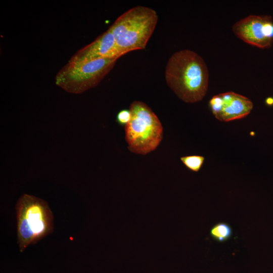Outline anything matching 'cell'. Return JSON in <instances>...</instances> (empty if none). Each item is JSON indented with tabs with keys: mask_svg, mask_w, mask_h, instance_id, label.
I'll return each instance as SVG.
<instances>
[{
	"mask_svg": "<svg viewBox=\"0 0 273 273\" xmlns=\"http://www.w3.org/2000/svg\"><path fill=\"white\" fill-rule=\"evenodd\" d=\"M165 78L169 88L180 100L193 103L203 99L208 87L209 72L203 59L196 52L182 50L168 60Z\"/></svg>",
	"mask_w": 273,
	"mask_h": 273,
	"instance_id": "obj_1",
	"label": "cell"
},
{
	"mask_svg": "<svg viewBox=\"0 0 273 273\" xmlns=\"http://www.w3.org/2000/svg\"><path fill=\"white\" fill-rule=\"evenodd\" d=\"M158 16L153 9L134 7L120 15L109 27L120 53L144 50L157 23Z\"/></svg>",
	"mask_w": 273,
	"mask_h": 273,
	"instance_id": "obj_2",
	"label": "cell"
},
{
	"mask_svg": "<svg viewBox=\"0 0 273 273\" xmlns=\"http://www.w3.org/2000/svg\"><path fill=\"white\" fill-rule=\"evenodd\" d=\"M18 244L23 252L54 231L53 215L47 202L23 194L15 205Z\"/></svg>",
	"mask_w": 273,
	"mask_h": 273,
	"instance_id": "obj_3",
	"label": "cell"
},
{
	"mask_svg": "<svg viewBox=\"0 0 273 273\" xmlns=\"http://www.w3.org/2000/svg\"><path fill=\"white\" fill-rule=\"evenodd\" d=\"M129 109L131 119L124 126L128 149L137 154H149L154 151L162 141V124L152 110L142 101H133Z\"/></svg>",
	"mask_w": 273,
	"mask_h": 273,
	"instance_id": "obj_4",
	"label": "cell"
},
{
	"mask_svg": "<svg viewBox=\"0 0 273 273\" xmlns=\"http://www.w3.org/2000/svg\"><path fill=\"white\" fill-rule=\"evenodd\" d=\"M118 59L68 61L57 73L55 83L68 93H82L96 86L114 67Z\"/></svg>",
	"mask_w": 273,
	"mask_h": 273,
	"instance_id": "obj_5",
	"label": "cell"
},
{
	"mask_svg": "<svg viewBox=\"0 0 273 273\" xmlns=\"http://www.w3.org/2000/svg\"><path fill=\"white\" fill-rule=\"evenodd\" d=\"M233 31L240 39L261 49L273 43V22L269 15H249L237 22Z\"/></svg>",
	"mask_w": 273,
	"mask_h": 273,
	"instance_id": "obj_6",
	"label": "cell"
},
{
	"mask_svg": "<svg viewBox=\"0 0 273 273\" xmlns=\"http://www.w3.org/2000/svg\"><path fill=\"white\" fill-rule=\"evenodd\" d=\"M209 104L215 118L225 122L246 116L253 107L249 99L233 92L214 96Z\"/></svg>",
	"mask_w": 273,
	"mask_h": 273,
	"instance_id": "obj_7",
	"label": "cell"
},
{
	"mask_svg": "<svg viewBox=\"0 0 273 273\" xmlns=\"http://www.w3.org/2000/svg\"><path fill=\"white\" fill-rule=\"evenodd\" d=\"M122 56L109 28L93 42L77 51L68 61L80 62L103 58L119 59Z\"/></svg>",
	"mask_w": 273,
	"mask_h": 273,
	"instance_id": "obj_8",
	"label": "cell"
},
{
	"mask_svg": "<svg viewBox=\"0 0 273 273\" xmlns=\"http://www.w3.org/2000/svg\"><path fill=\"white\" fill-rule=\"evenodd\" d=\"M233 229L227 223L219 222L214 224L210 230V237L215 241L224 242L231 239Z\"/></svg>",
	"mask_w": 273,
	"mask_h": 273,
	"instance_id": "obj_9",
	"label": "cell"
},
{
	"mask_svg": "<svg viewBox=\"0 0 273 273\" xmlns=\"http://www.w3.org/2000/svg\"><path fill=\"white\" fill-rule=\"evenodd\" d=\"M180 159L188 169L198 172L202 166L205 158L202 156L190 155L181 157Z\"/></svg>",
	"mask_w": 273,
	"mask_h": 273,
	"instance_id": "obj_10",
	"label": "cell"
},
{
	"mask_svg": "<svg viewBox=\"0 0 273 273\" xmlns=\"http://www.w3.org/2000/svg\"><path fill=\"white\" fill-rule=\"evenodd\" d=\"M131 114L129 109H122L117 114L116 120L121 126H125L130 120Z\"/></svg>",
	"mask_w": 273,
	"mask_h": 273,
	"instance_id": "obj_11",
	"label": "cell"
},
{
	"mask_svg": "<svg viewBox=\"0 0 273 273\" xmlns=\"http://www.w3.org/2000/svg\"><path fill=\"white\" fill-rule=\"evenodd\" d=\"M266 102H267V104H272V103H273V99H272L271 98L267 99L266 100Z\"/></svg>",
	"mask_w": 273,
	"mask_h": 273,
	"instance_id": "obj_12",
	"label": "cell"
}]
</instances>
